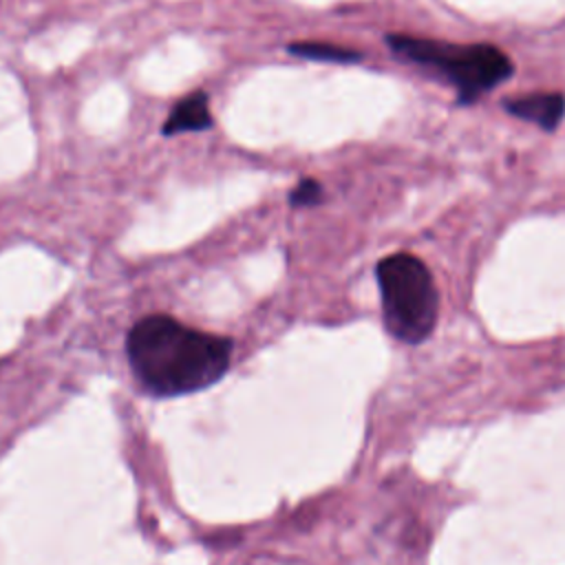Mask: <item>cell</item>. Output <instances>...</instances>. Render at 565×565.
Wrapping results in <instances>:
<instances>
[{
	"instance_id": "obj_6",
	"label": "cell",
	"mask_w": 565,
	"mask_h": 565,
	"mask_svg": "<svg viewBox=\"0 0 565 565\" xmlns=\"http://www.w3.org/2000/svg\"><path fill=\"white\" fill-rule=\"evenodd\" d=\"M291 55L320 60V62H355L360 60V53L353 49H344L329 42H294L287 46Z\"/></svg>"
},
{
	"instance_id": "obj_3",
	"label": "cell",
	"mask_w": 565,
	"mask_h": 565,
	"mask_svg": "<svg viewBox=\"0 0 565 565\" xmlns=\"http://www.w3.org/2000/svg\"><path fill=\"white\" fill-rule=\"evenodd\" d=\"M375 276L386 331L406 344L426 340L439 313V294L430 269L417 256L397 252L377 263Z\"/></svg>"
},
{
	"instance_id": "obj_2",
	"label": "cell",
	"mask_w": 565,
	"mask_h": 565,
	"mask_svg": "<svg viewBox=\"0 0 565 565\" xmlns=\"http://www.w3.org/2000/svg\"><path fill=\"white\" fill-rule=\"evenodd\" d=\"M386 44L395 57L448 82L459 104L479 99L514 73L510 57L492 44H452L404 33H388Z\"/></svg>"
},
{
	"instance_id": "obj_7",
	"label": "cell",
	"mask_w": 565,
	"mask_h": 565,
	"mask_svg": "<svg viewBox=\"0 0 565 565\" xmlns=\"http://www.w3.org/2000/svg\"><path fill=\"white\" fill-rule=\"evenodd\" d=\"M322 201V185L316 179H302L289 194V203L296 207L316 205Z\"/></svg>"
},
{
	"instance_id": "obj_5",
	"label": "cell",
	"mask_w": 565,
	"mask_h": 565,
	"mask_svg": "<svg viewBox=\"0 0 565 565\" xmlns=\"http://www.w3.org/2000/svg\"><path fill=\"white\" fill-rule=\"evenodd\" d=\"M210 126H212V113H210L207 95L203 90H194L172 108V113L163 121L161 132L163 135H179V132L205 130Z\"/></svg>"
},
{
	"instance_id": "obj_4",
	"label": "cell",
	"mask_w": 565,
	"mask_h": 565,
	"mask_svg": "<svg viewBox=\"0 0 565 565\" xmlns=\"http://www.w3.org/2000/svg\"><path fill=\"white\" fill-rule=\"evenodd\" d=\"M505 110L543 130H554L565 115V97L561 93H530L503 102Z\"/></svg>"
},
{
	"instance_id": "obj_1",
	"label": "cell",
	"mask_w": 565,
	"mask_h": 565,
	"mask_svg": "<svg viewBox=\"0 0 565 565\" xmlns=\"http://www.w3.org/2000/svg\"><path fill=\"white\" fill-rule=\"evenodd\" d=\"M126 358L146 393L177 397L203 391L227 373L232 340L154 313L130 327Z\"/></svg>"
}]
</instances>
